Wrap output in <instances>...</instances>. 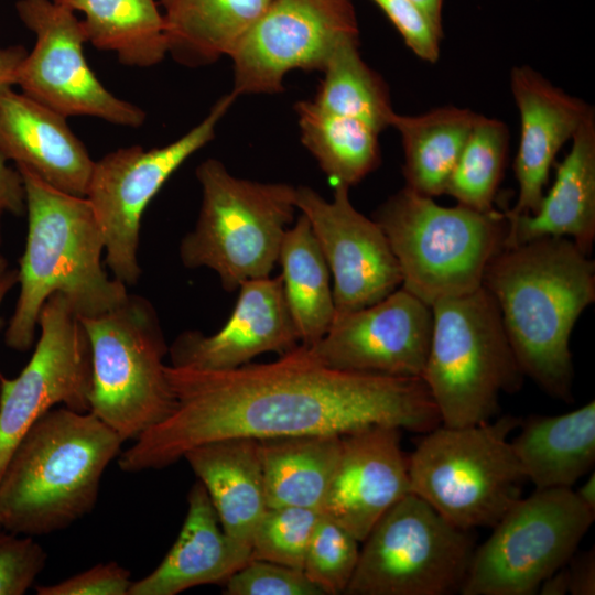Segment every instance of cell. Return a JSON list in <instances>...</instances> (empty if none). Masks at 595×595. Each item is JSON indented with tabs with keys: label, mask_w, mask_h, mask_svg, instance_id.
Masks as SVG:
<instances>
[{
	"label": "cell",
	"mask_w": 595,
	"mask_h": 595,
	"mask_svg": "<svg viewBox=\"0 0 595 595\" xmlns=\"http://www.w3.org/2000/svg\"><path fill=\"white\" fill-rule=\"evenodd\" d=\"M25 55L26 51L22 46H13L4 50L0 48V86H12V74Z\"/></svg>",
	"instance_id": "obj_42"
},
{
	"label": "cell",
	"mask_w": 595,
	"mask_h": 595,
	"mask_svg": "<svg viewBox=\"0 0 595 595\" xmlns=\"http://www.w3.org/2000/svg\"><path fill=\"white\" fill-rule=\"evenodd\" d=\"M520 422L505 415L424 433L408 457L411 491L462 530L494 527L521 498L526 477L509 440Z\"/></svg>",
	"instance_id": "obj_8"
},
{
	"label": "cell",
	"mask_w": 595,
	"mask_h": 595,
	"mask_svg": "<svg viewBox=\"0 0 595 595\" xmlns=\"http://www.w3.org/2000/svg\"><path fill=\"white\" fill-rule=\"evenodd\" d=\"M483 286L498 305L523 376L571 401L570 337L595 301L594 261L566 237H542L504 247L489 261Z\"/></svg>",
	"instance_id": "obj_2"
},
{
	"label": "cell",
	"mask_w": 595,
	"mask_h": 595,
	"mask_svg": "<svg viewBox=\"0 0 595 595\" xmlns=\"http://www.w3.org/2000/svg\"><path fill=\"white\" fill-rule=\"evenodd\" d=\"M391 21L405 45L419 58L435 63L440 58V33L411 0H371Z\"/></svg>",
	"instance_id": "obj_38"
},
{
	"label": "cell",
	"mask_w": 595,
	"mask_h": 595,
	"mask_svg": "<svg viewBox=\"0 0 595 595\" xmlns=\"http://www.w3.org/2000/svg\"><path fill=\"white\" fill-rule=\"evenodd\" d=\"M85 14L87 42L113 52L126 66L151 67L169 54L165 22L155 0H54Z\"/></svg>",
	"instance_id": "obj_29"
},
{
	"label": "cell",
	"mask_w": 595,
	"mask_h": 595,
	"mask_svg": "<svg viewBox=\"0 0 595 595\" xmlns=\"http://www.w3.org/2000/svg\"><path fill=\"white\" fill-rule=\"evenodd\" d=\"M432 329V307L401 286L371 305L335 313L325 335L309 348L332 368L421 378Z\"/></svg>",
	"instance_id": "obj_16"
},
{
	"label": "cell",
	"mask_w": 595,
	"mask_h": 595,
	"mask_svg": "<svg viewBox=\"0 0 595 595\" xmlns=\"http://www.w3.org/2000/svg\"><path fill=\"white\" fill-rule=\"evenodd\" d=\"M476 116L455 106L414 116L396 112L391 127L401 138L407 187L429 197L445 194Z\"/></svg>",
	"instance_id": "obj_28"
},
{
	"label": "cell",
	"mask_w": 595,
	"mask_h": 595,
	"mask_svg": "<svg viewBox=\"0 0 595 595\" xmlns=\"http://www.w3.org/2000/svg\"><path fill=\"white\" fill-rule=\"evenodd\" d=\"M401 431L370 425L340 435L339 459L321 513L360 543L392 506L412 493Z\"/></svg>",
	"instance_id": "obj_18"
},
{
	"label": "cell",
	"mask_w": 595,
	"mask_h": 595,
	"mask_svg": "<svg viewBox=\"0 0 595 595\" xmlns=\"http://www.w3.org/2000/svg\"><path fill=\"white\" fill-rule=\"evenodd\" d=\"M15 10L35 34V44L15 67L11 85L66 118L88 116L130 128L143 125V109L116 97L88 65L87 37L73 10L54 0H19Z\"/></svg>",
	"instance_id": "obj_13"
},
{
	"label": "cell",
	"mask_w": 595,
	"mask_h": 595,
	"mask_svg": "<svg viewBox=\"0 0 595 595\" xmlns=\"http://www.w3.org/2000/svg\"><path fill=\"white\" fill-rule=\"evenodd\" d=\"M576 497L581 502L586 506L589 510L595 512V475L592 472L586 480L574 490Z\"/></svg>",
	"instance_id": "obj_45"
},
{
	"label": "cell",
	"mask_w": 595,
	"mask_h": 595,
	"mask_svg": "<svg viewBox=\"0 0 595 595\" xmlns=\"http://www.w3.org/2000/svg\"><path fill=\"white\" fill-rule=\"evenodd\" d=\"M132 582L130 572L111 561L35 589L39 595H128Z\"/></svg>",
	"instance_id": "obj_39"
},
{
	"label": "cell",
	"mask_w": 595,
	"mask_h": 595,
	"mask_svg": "<svg viewBox=\"0 0 595 595\" xmlns=\"http://www.w3.org/2000/svg\"><path fill=\"white\" fill-rule=\"evenodd\" d=\"M66 119L11 86H0V154L51 186L85 197L95 161Z\"/></svg>",
	"instance_id": "obj_21"
},
{
	"label": "cell",
	"mask_w": 595,
	"mask_h": 595,
	"mask_svg": "<svg viewBox=\"0 0 595 595\" xmlns=\"http://www.w3.org/2000/svg\"><path fill=\"white\" fill-rule=\"evenodd\" d=\"M595 519L572 488L518 499L475 548L463 595H533L565 565Z\"/></svg>",
	"instance_id": "obj_11"
},
{
	"label": "cell",
	"mask_w": 595,
	"mask_h": 595,
	"mask_svg": "<svg viewBox=\"0 0 595 595\" xmlns=\"http://www.w3.org/2000/svg\"><path fill=\"white\" fill-rule=\"evenodd\" d=\"M268 507L321 511L340 455L337 434H309L258 441Z\"/></svg>",
	"instance_id": "obj_27"
},
{
	"label": "cell",
	"mask_w": 595,
	"mask_h": 595,
	"mask_svg": "<svg viewBox=\"0 0 595 595\" xmlns=\"http://www.w3.org/2000/svg\"><path fill=\"white\" fill-rule=\"evenodd\" d=\"M224 594L325 595L303 570L257 559H250L225 581Z\"/></svg>",
	"instance_id": "obj_36"
},
{
	"label": "cell",
	"mask_w": 595,
	"mask_h": 595,
	"mask_svg": "<svg viewBox=\"0 0 595 595\" xmlns=\"http://www.w3.org/2000/svg\"><path fill=\"white\" fill-rule=\"evenodd\" d=\"M321 511L295 506L268 507L251 542V559L303 570Z\"/></svg>",
	"instance_id": "obj_34"
},
{
	"label": "cell",
	"mask_w": 595,
	"mask_h": 595,
	"mask_svg": "<svg viewBox=\"0 0 595 595\" xmlns=\"http://www.w3.org/2000/svg\"><path fill=\"white\" fill-rule=\"evenodd\" d=\"M7 271V263L3 257L0 255V278L6 273Z\"/></svg>",
	"instance_id": "obj_47"
},
{
	"label": "cell",
	"mask_w": 595,
	"mask_h": 595,
	"mask_svg": "<svg viewBox=\"0 0 595 595\" xmlns=\"http://www.w3.org/2000/svg\"><path fill=\"white\" fill-rule=\"evenodd\" d=\"M510 440L536 489L572 488L595 463V402L559 415H531Z\"/></svg>",
	"instance_id": "obj_25"
},
{
	"label": "cell",
	"mask_w": 595,
	"mask_h": 595,
	"mask_svg": "<svg viewBox=\"0 0 595 595\" xmlns=\"http://www.w3.org/2000/svg\"><path fill=\"white\" fill-rule=\"evenodd\" d=\"M2 530H3V529H2V527H1V524H0V532H1Z\"/></svg>",
	"instance_id": "obj_48"
},
{
	"label": "cell",
	"mask_w": 595,
	"mask_h": 595,
	"mask_svg": "<svg viewBox=\"0 0 595 595\" xmlns=\"http://www.w3.org/2000/svg\"><path fill=\"white\" fill-rule=\"evenodd\" d=\"M202 204L192 231L180 244L186 268H209L223 288L270 277L296 208V187L234 176L216 159L196 169Z\"/></svg>",
	"instance_id": "obj_6"
},
{
	"label": "cell",
	"mask_w": 595,
	"mask_h": 595,
	"mask_svg": "<svg viewBox=\"0 0 595 595\" xmlns=\"http://www.w3.org/2000/svg\"><path fill=\"white\" fill-rule=\"evenodd\" d=\"M334 187L327 201L309 186H298L295 203L333 275L335 312L346 313L382 300L401 285L402 275L381 227L354 207L349 187Z\"/></svg>",
	"instance_id": "obj_17"
},
{
	"label": "cell",
	"mask_w": 595,
	"mask_h": 595,
	"mask_svg": "<svg viewBox=\"0 0 595 595\" xmlns=\"http://www.w3.org/2000/svg\"><path fill=\"white\" fill-rule=\"evenodd\" d=\"M165 372L176 407L119 454L123 472L164 468L221 439L343 435L370 425L424 434L441 424L421 378L332 368L302 344L271 363L228 370L166 365Z\"/></svg>",
	"instance_id": "obj_1"
},
{
	"label": "cell",
	"mask_w": 595,
	"mask_h": 595,
	"mask_svg": "<svg viewBox=\"0 0 595 595\" xmlns=\"http://www.w3.org/2000/svg\"><path fill=\"white\" fill-rule=\"evenodd\" d=\"M78 317L91 350L89 412L123 442L136 440L176 407L155 311L145 299L128 294L106 313Z\"/></svg>",
	"instance_id": "obj_9"
},
{
	"label": "cell",
	"mask_w": 595,
	"mask_h": 595,
	"mask_svg": "<svg viewBox=\"0 0 595 595\" xmlns=\"http://www.w3.org/2000/svg\"><path fill=\"white\" fill-rule=\"evenodd\" d=\"M504 247L542 237H566L589 255L595 239V111L572 137L555 180L534 214L505 215Z\"/></svg>",
	"instance_id": "obj_22"
},
{
	"label": "cell",
	"mask_w": 595,
	"mask_h": 595,
	"mask_svg": "<svg viewBox=\"0 0 595 595\" xmlns=\"http://www.w3.org/2000/svg\"><path fill=\"white\" fill-rule=\"evenodd\" d=\"M359 37L339 43L328 56L313 99L320 108L359 120L380 133L391 127L392 108L386 82L359 53Z\"/></svg>",
	"instance_id": "obj_32"
},
{
	"label": "cell",
	"mask_w": 595,
	"mask_h": 595,
	"mask_svg": "<svg viewBox=\"0 0 595 595\" xmlns=\"http://www.w3.org/2000/svg\"><path fill=\"white\" fill-rule=\"evenodd\" d=\"M183 458L206 488L226 536L251 552L255 530L268 509L258 441H212Z\"/></svg>",
	"instance_id": "obj_24"
},
{
	"label": "cell",
	"mask_w": 595,
	"mask_h": 595,
	"mask_svg": "<svg viewBox=\"0 0 595 595\" xmlns=\"http://www.w3.org/2000/svg\"><path fill=\"white\" fill-rule=\"evenodd\" d=\"M235 309L213 335L181 333L169 348L171 366L198 370H228L253 357L281 355L300 344L286 306L282 279L260 278L244 282Z\"/></svg>",
	"instance_id": "obj_19"
},
{
	"label": "cell",
	"mask_w": 595,
	"mask_h": 595,
	"mask_svg": "<svg viewBox=\"0 0 595 595\" xmlns=\"http://www.w3.org/2000/svg\"><path fill=\"white\" fill-rule=\"evenodd\" d=\"M359 37L350 0H273L229 56L240 95H272L295 69H323L333 50Z\"/></svg>",
	"instance_id": "obj_15"
},
{
	"label": "cell",
	"mask_w": 595,
	"mask_h": 595,
	"mask_svg": "<svg viewBox=\"0 0 595 595\" xmlns=\"http://www.w3.org/2000/svg\"><path fill=\"white\" fill-rule=\"evenodd\" d=\"M431 307L433 329L421 379L441 424L493 420L499 396L519 390L523 379L495 299L482 285Z\"/></svg>",
	"instance_id": "obj_7"
},
{
	"label": "cell",
	"mask_w": 595,
	"mask_h": 595,
	"mask_svg": "<svg viewBox=\"0 0 595 595\" xmlns=\"http://www.w3.org/2000/svg\"><path fill=\"white\" fill-rule=\"evenodd\" d=\"M18 282V271L10 270L6 271V273L0 278V307L1 304L10 291V289ZM1 323V320H0Z\"/></svg>",
	"instance_id": "obj_46"
},
{
	"label": "cell",
	"mask_w": 595,
	"mask_h": 595,
	"mask_svg": "<svg viewBox=\"0 0 595 595\" xmlns=\"http://www.w3.org/2000/svg\"><path fill=\"white\" fill-rule=\"evenodd\" d=\"M278 262L300 344L312 346L325 335L336 312L327 262L303 214L286 229Z\"/></svg>",
	"instance_id": "obj_30"
},
{
	"label": "cell",
	"mask_w": 595,
	"mask_h": 595,
	"mask_svg": "<svg viewBox=\"0 0 595 595\" xmlns=\"http://www.w3.org/2000/svg\"><path fill=\"white\" fill-rule=\"evenodd\" d=\"M294 109L303 145L334 186H354L379 166V133L374 129L313 100L298 101Z\"/></svg>",
	"instance_id": "obj_31"
},
{
	"label": "cell",
	"mask_w": 595,
	"mask_h": 595,
	"mask_svg": "<svg viewBox=\"0 0 595 595\" xmlns=\"http://www.w3.org/2000/svg\"><path fill=\"white\" fill-rule=\"evenodd\" d=\"M569 571V594H595V554L594 549L573 555L566 563Z\"/></svg>",
	"instance_id": "obj_40"
},
{
	"label": "cell",
	"mask_w": 595,
	"mask_h": 595,
	"mask_svg": "<svg viewBox=\"0 0 595 595\" xmlns=\"http://www.w3.org/2000/svg\"><path fill=\"white\" fill-rule=\"evenodd\" d=\"M430 20L433 26L443 34V2L444 0H411Z\"/></svg>",
	"instance_id": "obj_44"
},
{
	"label": "cell",
	"mask_w": 595,
	"mask_h": 595,
	"mask_svg": "<svg viewBox=\"0 0 595 595\" xmlns=\"http://www.w3.org/2000/svg\"><path fill=\"white\" fill-rule=\"evenodd\" d=\"M538 593L542 595L569 594V571L566 564L547 577Z\"/></svg>",
	"instance_id": "obj_43"
},
{
	"label": "cell",
	"mask_w": 595,
	"mask_h": 595,
	"mask_svg": "<svg viewBox=\"0 0 595 595\" xmlns=\"http://www.w3.org/2000/svg\"><path fill=\"white\" fill-rule=\"evenodd\" d=\"M37 326L40 338L20 375L0 374V477L25 431L54 405L89 412L90 345L64 295L46 300Z\"/></svg>",
	"instance_id": "obj_14"
},
{
	"label": "cell",
	"mask_w": 595,
	"mask_h": 595,
	"mask_svg": "<svg viewBox=\"0 0 595 595\" xmlns=\"http://www.w3.org/2000/svg\"><path fill=\"white\" fill-rule=\"evenodd\" d=\"M2 212H3V210L0 208V215H1Z\"/></svg>",
	"instance_id": "obj_49"
},
{
	"label": "cell",
	"mask_w": 595,
	"mask_h": 595,
	"mask_svg": "<svg viewBox=\"0 0 595 595\" xmlns=\"http://www.w3.org/2000/svg\"><path fill=\"white\" fill-rule=\"evenodd\" d=\"M510 90L520 118L513 162L518 197L504 214L517 216L537 212L556 154L594 108L528 65L511 68Z\"/></svg>",
	"instance_id": "obj_20"
},
{
	"label": "cell",
	"mask_w": 595,
	"mask_h": 595,
	"mask_svg": "<svg viewBox=\"0 0 595 595\" xmlns=\"http://www.w3.org/2000/svg\"><path fill=\"white\" fill-rule=\"evenodd\" d=\"M45 550L32 537L0 532V595H23L44 569Z\"/></svg>",
	"instance_id": "obj_37"
},
{
	"label": "cell",
	"mask_w": 595,
	"mask_h": 595,
	"mask_svg": "<svg viewBox=\"0 0 595 595\" xmlns=\"http://www.w3.org/2000/svg\"><path fill=\"white\" fill-rule=\"evenodd\" d=\"M187 502L175 543L155 570L132 582L128 595H176L194 586L225 582L251 559L249 550L224 532L199 480L191 487Z\"/></svg>",
	"instance_id": "obj_23"
},
{
	"label": "cell",
	"mask_w": 595,
	"mask_h": 595,
	"mask_svg": "<svg viewBox=\"0 0 595 595\" xmlns=\"http://www.w3.org/2000/svg\"><path fill=\"white\" fill-rule=\"evenodd\" d=\"M0 208L15 215L25 209V196L19 172L7 165V160L0 154Z\"/></svg>",
	"instance_id": "obj_41"
},
{
	"label": "cell",
	"mask_w": 595,
	"mask_h": 595,
	"mask_svg": "<svg viewBox=\"0 0 595 595\" xmlns=\"http://www.w3.org/2000/svg\"><path fill=\"white\" fill-rule=\"evenodd\" d=\"M21 176L28 234L20 260V292L4 342L26 351L35 336L41 310L61 293L78 316L106 313L128 296L127 285L109 278L101 264L104 236L84 196L62 192L23 165Z\"/></svg>",
	"instance_id": "obj_3"
},
{
	"label": "cell",
	"mask_w": 595,
	"mask_h": 595,
	"mask_svg": "<svg viewBox=\"0 0 595 595\" xmlns=\"http://www.w3.org/2000/svg\"><path fill=\"white\" fill-rule=\"evenodd\" d=\"M374 219L397 258L402 288L429 306L479 289L507 234L504 213L442 206L407 186Z\"/></svg>",
	"instance_id": "obj_5"
},
{
	"label": "cell",
	"mask_w": 595,
	"mask_h": 595,
	"mask_svg": "<svg viewBox=\"0 0 595 595\" xmlns=\"http://www.w3.org/2000/svg\"><path fill=\"white\" fill-rule=\"evenodd\" d=\"M236 98L232 91L223 95L198 125L166 145L125 147L94 162L85 197L104 236L106 264L127 286L134 285L141 274L138 251L145 208L169 177L214 139Z\"/></svg>",
	"instance_id": "obj_12"
},
{
	"label": "cell",
	"mask_w": 595,
	"mask_h": 595,
	"mask_svg": "<svg viewBox=\"0 0 595 595\" xmlns=\"http://www.w3.org/2000/svg\"><path fill=\"white\" fill-rule=\"evenodd\" d=\"M120 436L91 412L51 409L25 431L0 477V524L22 536L64 530L93 511Z\"/></svg>",
	"instance_id": "obj_4"
},
{
	"label": "cell",
	"mask_w": 595,
	"mask_h": 595,
	"mask_svg": "<svg viewBox=\"0 0 595 595\" xmlns=\"http://www.w3.org/2000/svg\"><path fill=\"white\" fill-rule=\"evenodd\" d=\"M359 543L345 528L321 513L303 572L325 595L345 594L358 562Z\"/></svg>",
	"instance_id": "obj_35"
},
{
	"label": "cell",
	"mask_w": 595,
	"mask_h": 595,
	"mask_svg": "<svg viewBox=\"0 0 595 595\" xmlns=\"http://www.w3.org/2000/svg\"><path fill=\"white\" fill-rule=\"evenodd\" d=\"M361 543L348 595L459 593L476 548L469 531L413 493L392 506Z\"/></svg>",
	"instance_id": "obj_10"
},
{
	"label": "cell",
	"mask_w": 595,
	"mask_h": 595,
	"mask_svg": "<svg viewBox=\"0 0 595 595\" xmlns=\"http://www.w3.org/2000/svg\"><path fill=\"white\" fill-rule=\"evenodd\" d=\"M273 0H160L169 54L188 67L230 56Z\"/></svg>",
	"instance_id": "obj_26"
},
{
	"label": "cell",
	"mask_w": 595,
	"mask_h": 595,
	"mask_svg": "<svg viewBox=\"0 0 595 595\" xmlns=\"http://www.w3.org/2000/svg\"><path fill=\"white\" fill-rule=\"evenodd\" d=\"M508 140L505 122L477 113L445 194L468 208L484 213L494 210L506 164Z\"/></svg>",
	"instance_id": "obj_33"
}]
</instances>
